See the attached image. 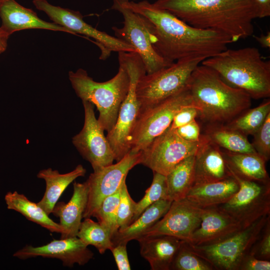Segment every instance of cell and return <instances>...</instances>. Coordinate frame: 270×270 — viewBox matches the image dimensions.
Here are the masks:
<instances>
[{
    "label": "cell",
    "instance_id": "cell-1",
    "mask_svg": "<svg viewBox=\"0 0 270 270\" xmlns=\"http://www.w3.org/2000/svg\"><path fill=\"white\" fill-rule=\"evenodd\" d=\"M118 0L144 18L154 47L171 62L187 58L206 60L226 50L228 44L234 42L224 34L191 26L147 0Z\"/></svg>",
    "mask_w": 270,
    "mask_h": 270
},
{
    "label": "cell",
    "instance_id": "cell-2",
    "mask_svg": "<svg viewBox=\"0 0 270 270\" xmlns=\"http://www.w3.org/2000/svg\"><path fill=\"white\" fill-rule=\"evenodd\" d=\"M153 4L191 26L224 34L234 42L253 36L252 22L258 18L252 0H156Z\"/></svg>",
    "mask_w": 270,
    "mask_h": 270
},
{
    "label": "cell",
    "instance_id": "cell-3",
    "mask_svg": "<svg viewBox=\"0 0 270 270\" xmlns=\"http://www.w3.org/2000/svg\"><path fill=\"white\" fill-rule=\"evenodd\" d=\"M198 117L208 124H224L247 110L252 98L246 92L225 82L212 68L198 65L187 84Z\"/></svg>",
    "mask_w": 270,
    "mask_h": 270
},
{
    "label": "cell",
    "instance_id": "cell-4",
    "mask_svg": "<svg viewBox=\"0 0 270 270\" xmlns=\"http://www.w3.org/2000/svg\"><path fill=\"white\" fill-rule=\"evenodd\" d=\"M229 85L248 93L252 99L270 96V62L254 47L226 49L202 60Z\"/></svg>",
    "mask_w": 270,
    "mask_h": 270
},
{
    "label": "cell",
    "instance_id": "cell-5",
    "mask_svg": "<svg viewBox=\"0 0 270 270\" xmlns=\"http://www.w3.org/2000/svg\"><path fill=\"white\" fill-rule=\"evenodd\" d=\"M118 60L117 74L106 82L94 81L82 68L68 72L69 80L76 95L82 101L88 102L96 106L99 112L98 120L108 132L116 122L130 86V76L124 62L119 56Z\"/></svg>",
    "mask_w": 270,
    "mask_h": 270
},
{
    "label": "cell",
    "instance_id": "cell-6",
    "mask_svg": "<svg viewBox=\"0 0 270 270\" xmlns=\"http://www.w3.org/2000/svg\"><path fill=\"white\" fill-rule=\"evenodd\" d=\"M130 76L127 95L122 103L116 122L108 132L106 138L116 162L130 150V140L140 113V104L136 96V86L140 79L146 74L144 62L136 52H119Z\"/></svg>",
    "mask_w": 270,
    "mask_h": 270
},
{
    "label": "cell",
    "instance_id": "cell-7",
    "mask_svg": "<svg viewBox=\"0 0 270 270\" xmlns=\"http://www.w3.org/2000/svg\"><path fill=\"white\" fill-rule=\"evenodd\" d=\"M187 58L151 74H146L138 80L136 96L140 113L162 102L184 88L195 68L204 60Z\"/></svg>",
    "mask_w": 270,
    "mask_h": 270
},
{
    "label": "cell",
    "instance_id": "cell-8",
    "mask_svg": "<svg viewBox=\"0 0 270 270\" xmlns=\"http://www.w3.org/2000/svg\"><path fill=\"white\" fill-rule=\"evenodd\" d=\"M270 214L263 216L235 234L218 242L202 246L188 243L190 249L214 269L238 270L244 258L260 237Z\"/></svg>",
    "mask_w": 270,
    "mask_h": 270
},
{
    "label": "cell",
    "instance_id": "cell-9",
    "mask_svg": "<svg viewBox=\"0 0 270 270\" xmlns=\"http://www.w3.org/2000/svg\"><path fill=\"white\" fill-rule=\"evenodd\" d=\"M189 104L192 103L186 86L174 95L140 113L132 134L130 151L138 152L146 148L170 127L176 114Z\"/></svg>",
    "mask_w": 270,
    "mask_h": 270
},
{
    "label": "cell",
    "instance_id": "cell-10",
    "mask_svg": "<svg viewBox=\"0 0 270 270\" xmlns=\"http://www.w3.org/2000/svg\"><path fill=\"white\" fill-rule=\"evenodd\" d=\"M206 140L203 134L198 142L187 141L168 128L142 151L140 164L166 176L181 161L194 155Z\"/></svg>",
    "mask_w": 270,
    "mask_h": 270
},
{
    "label": "cell",
    "instance_id": "cell-11",
    "mask_svg": "<svg viewBox=\"0 0 270 270\" xmlns=\"http://www.w3.org/2000/svg\"><path fill=\"white\" fill-rule=\"evenodd\" d=\"M32 3L38 10L46 14L52 22L66 28L72 34H79L93 38L101 50L100 60L107 58L113 52H136L128 44L88 24L78 11L54 6L46 0H33Z\"/></svg>",
    "mask_w": 270,
    "mask_h": 270
},
{
    "label": "cell",
    "instance_id": "cell-12",
    "mask_svg": "<svg viewBox=\"0 0 270 270\" xmlns=\"http://www.w3.org/2000/svg\"><path fill=\"white\" fill-rule=\"evenodd\" d=\"M230 172L238 182L239 189L228 201L216 206L244 228L263 216L270 214V182L246 180Z\"/></svg>",
    "mask_w": 270,
    "mask_h": 270
},
{
    "label": "cell",
    "instance_id": "cell-13",
    "mask_svg": "<svg viewBox=\"0 0 270 270\" xmlns=\"http://www.w3.org/2000/svg\"><path fill=\"white\" fill-rule=\"evenodd\" d=\"M112 9L119 12L124 18V26H114L115 36L132 46L138 54L144 65L146 74H151L171 65V62L161 56L150 40L144 18L123 6L118 0H113Z\"/></svg>",
    "mask_w": 270,
    "mask_h": 270
},
{
    "label": "cell",
    "instance_id": "cell-14",
    "mask_svg": "<svg viewBox=\"0 0 270 270\" xmlns=\"http://www.w3.org/2000/svg\"><path fill=\"white\" fill-rule=\"evenodd\" d=\"M142 151H130L115 164L94 171L86 181L88 198L83 218L94 217L100 204L107 196L118 191L126 180L129 171L141 162Z\"/></svg>",
    "mask_w": 270,
    "mask_h": 270
},
{
    "label": "cell",
    "instance_id": "cell-15",
    "mask_svg": "<svg viewBox=\"0 0 270 270\" xmlns=\"http://www.w3.org/2000/svg\"><path fill=\"white\" fill-rule=\"evenodd\" d=\"M84 120L82 130L72 138V142L80 155L91 164L94 171L113 164L114 156L104 136V130L95 116L94 106L82 101Z\"/></svg>",
    "mask_w": 270,
    "mask_h": 270
},
{
    "label": "cell",
    "instance_id": "cell-16",
    "mask_svg": "<svg viewBox=\"0 0 270 270\" xmlns=\"http://www.w3.org/2000/svg\"><path fill=\"white\" fill-rule=\"evenodd\" d=\"M202 209L186 198L172 201L164 215L142 236L166 235L188 242L200 226Z\"/></svg>",
    "mask_w": 270,
    "mask_h": 270
},
{
    "label": "cell",
    "instance_id": "cell-17",
    "mask_svg": "<svg viewBox=\"0 0 270 270\" xmlns=\"http://www.w3.org/2000/svg\"><path fill=\"white\" fill-rule=\"evenodd\" d=\"M88 246L77 236H72L53 240L40 246L26 245L13 256L22 260L38 256L57 258L64 266L72 268L74 264L84 266L92 258L94 254Z\"/></svg>",
    "mask_w": 270,
    "mask_h": 270
},
{
    "label": "cell",
    "instance_id": "cell-18",
    "mask_svg": "<svg viewBox=\"0 0 270 270\" xmlns=\"http://www.w3.org/2000/svg\"><path fill=\"white\" fill-rule=\"evenodd\" d=\"M201 222L188 244L196 246L218 242L235 234L244 227L218 206L202 208Z\"/></svg>",
    "mask_w": 270,
    "mask_h": 270
},
{
    "label": "cell",
    "instance_id": "cell-19",
    "mask_svg": "<svg viewBox=\"0 0 270 270\" xmlns=\"http://www.w3.org/2000/svg\"><path fill=\"white\" fill-rule=\"evenodd\" d=\"M0 27L9 36L16 32L28 29L48 30L72 34L64 26L40 18L34 11L23 6L15 0H2L0 2Z\"/></svg>",
    "mask_w": 270,
    "mask_h": 270
},
{
    "label": "cell",
    "instance_id": "cell-20",
    "mask_svg": "<svg viewBox=\"0 0 270 270\" xmlns=\"http://www.w3.org/2000/svg\"><path fill=\"white\" fill-rule=\"evenodd\" d=\"M230 176L222 152L207 138L194 155V185L221 180Z\"/></svg>",
    "mask_w": 270,
    "mask_h": 270
},
{
    "label": "cell",
    "instance_id": "cell-21",
    "mask_svg": "<svg viewBox=\"0 0 270 270\" xmlns=\"http://www.w3.org/2000/svg\"><path fill=\"white\" fill-rule=\"evenodd\" d=\"M73 187V194L70 200L66 203L57 202L52 212L60 219L59 224L63 230L61 238L76 236L88 202L86 182H75Z\"/></svg>",
    "mask_w": 270,
    "mask_h": 270
},
{
    "label": "cell",
    "instance_id": "cell-22",
    "mask_svg": "<svg viewBox=\"0 0 270 270\" xmlns=\"http://www.w3.org/2000/svg\"><path fill=\"white\" fill-rule=\"evenodd\" d=\"M141 256L152 270H170L174 258L184 240L166 235L144 236L137 240Z\"/></svg>",
    "mask_w": 270,
    "mask_h": 270
},
{
    "label": "cell",
    "instance_id": "cell-23",
    "mask_svg": "<svg viewBox=\"0 0 270 270\" xmlns=\"http://www.w3.org/2000/svg\"><path fill=\"white\" fill-rule=\"evenodd\" d=\"M238 189V182L232 176L221 180L194 185L186 198L202 208L218 206L228 201Z\"/></svg>",
    "mask_w": 270,
    "mask_h": 270
},
{
    "label": "cell",
    "instance_id": "cell-24",
    "mask_svg": "<svg viewBox=\"0 0 270 270\" xmlns=\"http://www.w3.org/2000/svg\"><path fill=\"white\" fill-rule=\"evenodd\" d=\"M86 173V170L82 164L78 165L74 170L65 174H60L52 168L40 170L37 177L45 181L46 190L38 204L50 215L68 186L78 178L84 176Z\"/></svg>",
    "mask_w": 270,
    "mask_h": 270
},
{
    "label": "cell",
    "instance_id": "cell-25",
    "mask_svg": "<svg viewBox=\"0 0 270 270\" xmlns=\"http://www.w3.org/2000/svg\"><path fill=\"white\" fill-rule=\"evenodd\" d=\"M229 170L240 178L260 183H269L265 160L257 153L222 152Z\"/></svg>",
    "mask_w": 270,
    "mask_h": 270
},
{
    "label": "cell",
    "instance_id": "cell-26",
    "mask_svg": "<svg viewBox=\"0 0 270 270\" xmlns=\"http://www.w3.org/2000/svg\"><path fill=\"white\" fill-rule=\"evenodd\" d=\"M172 202L162 198L148 206L134 221L118 230L112 238L113 244L137 240L164 215Z\"/></svg>",
    "mask_w": 270,
    "mask_h": 270
},
{
    "label": "cell",
    "instance_id": "cell-27",
    "mask_svg": "<svg viewBox=\"0 0 270 270\" xmlns=\"http://www.w3.org/2000/svg\"><path fill=\"white\" fill-rule=\"evenodd\" d=\"M7 208L18 212L28 220L39 224L51 232L60 233L63 230L54 222L38 203L30 201L24 194L16 191L8 192L4 196Z\"/></svg>",
    "mask_w": 270,
    "mask_h": 270
},
{
    "label": "cell",
    "instance_id": "cell-28",
    "mask_svg": "<svg viewBox=\"0 0 270 270\" xmlns=\"http://www.w3.org/2000/svg\"><path fill=\"white\" fill-rule=\"evenodd\" d=\"M194 155L181 161L166 176L167 199L172 202L186 198L194 184Z\"/></svg>",
    "mask_w": 270,
    "mask_h": 270
},
{
    "label": "cell",
    "instance_id": "cell-29",
    "mask_svg": "<svg viewBox=\"0 0 270 270\" xmlns=\"http://www.w3.org/2000/svg\"><path fill=\"white\" fill-rule=\"evenodd\" d=\"M204 134L226 151L238 153H256L247 136L224 124H208Z\"/></svg>",
    "mask_w": 270,
    "mask_h": 270
},
{
    "label": "cell",
    "instance_id": "cell-30",
    "mask_svg": "<svg viewBox=\"0 0 270 270\" xmlns=\"http://www.w3.org/2000/svg\"><path fill=\"white\" fill-rule=\"evenodd\" d=\"M270 113L268 100L254 108L248 109L224 125L246 136H253L263 124Z\"/></svg>",
    "mask_w": 270,
    "mask_h": 270
},
{
    "label": "cell",
    "instance_id": "cell-31",
    "mask_svg": "<svg viewBox=\"0 0 270 270\" xmlns=\"http://www.w3.org/2000/svg\"><path fill=\"white\" fill-rule=\"evenodd\" d=\"M76 236L87 246H94L100 254L110 250L113 245L107 230L90 218H85L82 222Z\"/></svg>",
    "mask_w": 270,
    "mask_h": 270
},
{
    "label": "cell",
    "instance_id": "cell-32",
    "mask_svg": "<svg viewBox=\"0 0 270 270\" xmlns=\"http://www.w3.org/2000/svg\"><path fill=\"white\" fill-rule=\"evenodd\" d=\"M120 189V187L116 192L103 200L94 216L107 230L112 238L118 230L117 217Z\"/></svg>",
    "mask_w": 270,
    "mask_h": 270
},
{
    "label": "cell",
    "instance_id": "cell-33",
    "mask_svg": "<svg viewBox=\"0 0 270 270\" xmlns=\"http://www.w3.org/2000/svg\"><path fill=\"white\" fill-rule=\"evenodd\" d=\"M162 198H166V176L154 172L150 186L146 190L142 198L136 202L134 215L131 223L134 221L146 208Z\"/></svg>",
    "mask_w": 270,
    "mask_h": 270
},
{
    "label": "cell",
    "instance_id": "cell-34",
    "mask_svg": "<svg viewBox=\"0 0 270 270\" xmlns=\"http://www.w3.org/2000/svg\"><path fill=\"white\" fill-rule=\"evenodd\" d=\"M173 270H212L214 268L206 260L194 254L188 243L183 241L172 262Z\"/></svg>",
    "mask_w": 270,
    "mask_h": 270
},
{
    "label": "cell",
    "instance_id": "cell-35",
    "mask_svg": "<svg viewBox=\"0 0 270 270\" xmlns=\"http://www.w3.org/2000/svg\"><path fill=\"white\" fill-rule=\"evenodd\" d=\"M136 204V202L128 192L125 180L122 184L120 189V199L117 217L118 230L124 228L131 223L134 215Z\"/></svg>",
    "mask_w": 270,
    "mask_h": 270
},
{
    "label": "cell",
    "instance_id": "cell-36",
    "mask_svg": "<svg viewBox=\"0 0 270 270\" xmlns=\"http://www.w3.org/2000/svg\"><path fill=\"white\" fill-rule=\"evenodd\" d=\"M253 136V148L258 154L268 161L270 158V113Z\"/></svg>",
    "mask_w": 270,
    "mask_h": 270
},
{
    "label": "cell",
    "instance_id": "cell-37",
    "mask_svg": "<svg viewBox=\"0 0 270 270\" xmlns=\"http://www.w3.org/2000/svg\"><path fill=\"white\" fill-rule=\"evenodd\" d=\"M250 252L256 258L268 260L270 259V218L266 222L261 234Z\"/></svg>",
    "mask_w": 270,
    "mask_h": 270
},
{
    "label": "cell",
    "instance_id": "cell-38",
    "mask_svg": "<svg viewBox=\"0 0 270 270\" xmlns=\"http://www.w3.org/2000/svg\"><path fill=\"white\" fill-rule=\"evenodd\" d=\"M198 116V111L193 104L186 106L176 114L168 128L174 130L196 120Z\"/></svg>",
    "mask_w": 270,
    "mask_h": 270
},
{
    "label": "cell",
    "instance_id": "cell-39",
    "mask_svg": "<svg viewBox=\"0 0 270 270\" xmlns=\"http://www.w3.org/2000/svg\"><path fill=\"white\" fill-rule=\"evenodd\" d=\"M126 246L127 244L124 242L113 244L110 250L112 252L118 270H131Z\"/></svg>",
    "mask_w": 270,
    "mask_h": 270
},
{
    "label": "cell",
    "instance_id": "cell-40",
    "mask_svg": "<svg viewBox=\"0 0 270 270\" xmlns=\"http://www.w3.org/2000/svg\"><path fill=\"white\" fill-rule=\"evenodd\" d=\"M178 135L189 142H198L202 138L200 129L196 120L174 130Z\"/></svg>",
    "mask_w": 270,
    "mask_h": 270
},
{
    "label": "cell",
    "instance_id": "cell-41",
    "mask_svg": "<svg viewBox=\"0 0 270 270\" xmlns=\"http://www.w3.org/2000/svg\"><path fill=\"white\" fill-rule=\"evenodd\" d=\"M270 262L259 259L250 252L242 260L238 270H270Z\"/></svg>",
    "mask_w": 270,
    "mask_h": 270
},
{
    "label": "cell",
    "instance_id": "cell-42",
    "mask_svg": "<svg viewBox=\"0 0 270 270\" xmlns=\"http://www.w3.org/2000/svg\"><path fill=\"white\" fill-rule=\"evenodd\" d=\"M255 4L258 18H264L270 16V0H252Z\"/></svg>",
    "mask_w": 270,
    "mask_h": 270
},
{
    "label": "cell",
    "instance_id": "cell-43",
    "mask_svg": "<svg viewBox=\"0 0 270 270\" xmlns=\"http://www.w3.org/2000/svg\"><path fill=\"white\" fill-rule=\"evenodd\" d=\"M256 41L264 48H270V32L266 34H262L259 36H253Z\"/></svg>",
    "mask_w": 270,
    "mask_h": 270
},
{
    "label": "cell",
    "instance_id": "cell-44",
    "mask_svg": "<svg viewBox=\"0 0 270 270\" xmlns=\"http://www.w3.org/2000/svg\"><path fill=\"white\" fill-rule=\"evenodd\" d=\"M8 38L9 36L0 27V54L4 52L6 50Z\"/></svg>",
    "mask_w": 270,
    "mask_h": 270
},
{
    "label": "cell",
    "instance_id": "cell-45",
    "mask_svg": "<svg viewBox=\"0 0 270 270\" xmlns=\"http://www.w3.org/2000/svg\"><path fill=\"white\" fill-rule=\"evenodd\" d=\"M134 0V1H136V0Z\"/></svg>",
    "mask_w": 270,
    "mask_h": 270
},
{
    "label": "cell",
    "instance_id": "cell-46",
    "mask_svg": "<svg viewBox=\"0 0 270 270\" xmlns=\"http://www.w3.org/2000/svg\"><path fill=\"white\" fill-rule=\"evenodd\" d=\"M2 0H0V1H2Z\"/></svg>",
    "mask_w": 270,
    "mask_h": 270
}]
</instances>
